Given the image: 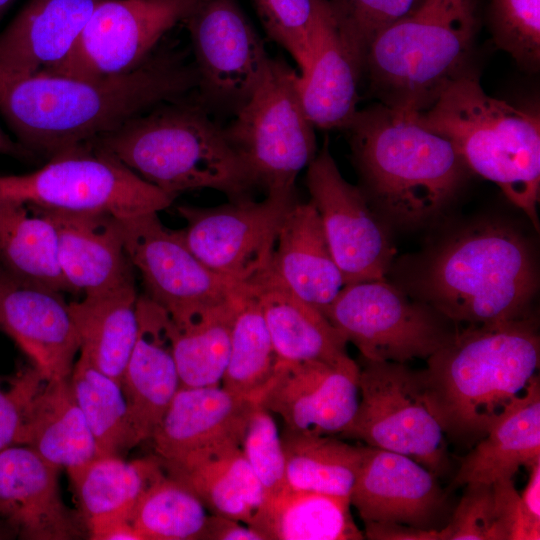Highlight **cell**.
Instances as JSON below:
<instances>
[{"mask_svg": "<svg viewBox=\"0 0 540 540\" xmlns=\"http://www.w3.org/2000/svg\"><path fill=\"white\" fill-rule=\"evenodd\" d=\"M197 84L193 62L172 47H158L130 72L94 80L0 70V113L18 143L51 158L89 147L158 105L193 96Z\"/></svg>", "mask_w": 540, "mask_h": 540, "instance_id": "6da1fadb", "label": "cell"}, {"mask_svg": "<svg viewBox=\"0 0 540 540\" xmlns=\"http://www.w3.org/2000/svg\"><path fill=\"white\" fill-rule=\"evenodd\" d=\"M345 130L359 188L384 222H430L466 180L469 169L453 144L408 112L378 103L358 110Z\"/></svg>", "mask_w": 540, "mask_h": 540, "instance_id": "7a4b0ae2", "label": "cell"}, {"mask_svg": "<svg viewBox=\"0 0 540 540\" xmlns=\"http://www.w3.org/2000/svg\"><path fill=\"white\" fill-rule=\"evenodd\" d=\"M539 360L540 337L528 314L456 332L421 370L445 435L465 445L484 437L537 375Z\"/></svg>", "mask_w": 540, "mask_h": 540, "instance_id": "3957f363", "label": "cell"}, {"mask_svg": "<svg viewBox=\"0 0 540 540\" xmlns=\"http://www.w3.org/2000/svg\"><path fill=\"white\" fill-rule=\"evenodd\" d=\"M416 299L454 323L482 325L528 314L538 273L526 237L509 224L484 221L446 239L411 282Z\"/></svg>", "mask_w": 540, "mask_h": 540, "instance_id": "277c9868", "label": "cell"}, {"mask_svg": "<svg viewBox=\"0 0 540 540\" xmlns=\"http://www.w3.org/2000/svg\"><path fill=\"white\" fill-rule=\"evenodd\" d=\"M90 147L175 196L207 188L235 201L252 198L256 190L224 129L195 95L158 105Z\"/></svg>", "mask_w": 540, "mask_h": 540, "instance_id": "5b68a950", "label": "cell"}, {"mask_svg": "<svg viewBox=\"0 0 540 540\" xmlns=\"http://www.w3.org/2000/svg\"><path fill=\"white\" fill-rule=\"evenodd\" d=\"M448 139L469 171L497 184L539 229L540 117L483 90L467 69L426 110L410 113Z\"/></svg>", "mask_w": 540, "mask_h": 540, "instance_id": "8992f818", "label": "cell"}, {"mask_svg": "<svg viewBox=\"0 0 540 540\" xmlns=\"http://www.w3.org/2000/svg\"><path fill=\"white\" fill-rule=\"evenodd\" d=\"M478 28L477 0H417L368 48L371 92L398 111L426 110L468 69Z\"/></svg>", "mask_w": 540, "mask_h": 540, "instance_id": "52a82bcc", "label": "cell"}, {"mask_svg": "<svg viewBox=\"0 0 540 540\" xmlns=\"http://www.w3.org/2000/svg\"><path fill=\"white\" fill-rule=\"evenodd\" d=\"M298 74L281 58H271L251 99L224 127L227 141L256 189L293 192L298 174L317 153L314 126L303 109Z\"/></svg>", "mask_w": 540, "mask_h": 540, "instance_id": "ba28073f", "label": "cell"}, {"mask_svg": "<svg viewBox=\"0 0 540 540\" xmlns=\"http://www.w3.org/2000/svg\"><path fill=\"white\" fill-rule=\"evenodd\" d=\"M176 197L92 147L55 155L30 173L0 176V200L67 212L129 218L158 213L171 206Z\"/></svg>", "mask_w": 540, "mask_h": 540, "instance_id": "9c48e42d", "label": "cell"}, {"mask_svg": "<svg viewBox=\"0 0 540 540\" xmlns=\"http://www.w3.org/2000/svg\"><path fill=\"white\" fill-rule=\"evenodd\" d=\"M359 367L358 408L340 436L406 455L434 475L442 474L448 462L445 433L421 370L363 358Z\"/></svg>", "mask_w": 540, "mask_h": 540, "instance_id": "30bf717a", "label": "cell"}, {"mask_svg": "<svg viewBox=\"0 0 540 540\" xmlns=\"http://www.w3.org/2000/svg\"><path fill=\"white\" fill-rule=\"evenodd\" d=\"M324 315L363 359H427L455 335L452 321L385 279L346 284Z\"/></svg>", "mask_w": 540, "mask_h": 540, "instance_id": "8fae6325", "label": "cell"}, {"mask_svg": "<svg viewBox=\"0 0 540 540\" xmlns=\"http://www.w3.org/2000/svg\"><path fill=\"white\" fill-rule=\"evenodd\" d=\"M296 202L293 191L214 207L181 205L177 210L186 225L177 232L212 272L249 284L268 270L281 225Z\"/></svg>", "mask_w": 540, "mask_h": 540, "instance_id": "7c38bea8", "label": "cell"}, {"mask_svg": "<svg viewBox=\"0 0 540 540\" xmlns=\"http://www.w3.org/2000/svg\"><path fill=\"white\" fill-rule=\"evenodd\" d=\"M198 84L197 101L233 116L251 99L268 69L263 41L236 0H199L184 21Z\"/></svg>", "mask_w": 540, "mask_h": 540, "instance_id": "4fadbf2b", "label": "cell"}, {"mask_svg": "<svg viewBox=\"0 0 540 540\" xmlns=\"http://www.w3.org/2000/svg\"><path fill=\"white\" fill-rule=\"evenodd\" d=\"M199 0H102L68 55L43 73L83 80L138 68Z\"/></svg>", "mask_w": 540, "mask_h": 540, "instance_id": "5bb4252c", "label": "cell"}, {"mask_svg": "<svg viewBox=\"0 0 540 540\" xmlns=\"http://www.w3.org/2000/svg\"><path fill=\"white\" fill-rule=\"evenodd\" d=\"M306 186L345 285L384 279L394 255L385 223L341 175L327 141L307 167Z\"/></svg>", "mask_w": 540, "mask_h": 540, "instance_id": "9a60e30c", "label": "cell"}, {"mask_svg": "<svg viewBox=\"0 0 540 540\" xmlns=\"http://www.w3.org/2000/svg\"><path fill=\"white\" fill-rule=\"evenodd\" d=\"M127 255L146 295L173 317L229 298L239 285L208 269L158 213L121 218Z\"/></svg>", "mask_w": 540, "mask_h": 540, "instance_id": "2e32d148", "label": "cell"}, {"mask_svg": "<svg viewBox=\"0 0 540 540\" xmlns=\"http://www.w3.org/2000/svg\"><path fill=\"white\" fill-rule=\"evenodd\" d=\"M359 364L279 362L258 403L278 415L284 429L305 435H341L359 403Z\"/></svg>", "mask_w": 540, "mask_h": 540, "instance_id": "e0dca14e", "label": "cell"}, {"mask_svg": "<svg viewBox=\"0 0 540 540\" xmlns=\"http://www.w3.org/2000/svg\"><path fill=\"white\" fill-rule=\"evenodd\" d=\"M0 331L46 380L70 377L80 342L63 292L23 279L0 265Z\"/></svg>", "mask_w": 540, "mask_h": 540, "instance_id": "ac0fdd59", "label": "cell"}, {"mask_svg": "<svg viewBox=\"0 0 540 540\" xmlns=\"http://www.w3.org/2000/svg\"><path fill=\"white\" fill-rule=\"evenodd\" d=\"M59 469L26 445L0 451V518L21 539L75 540L88 535L82 516L62 499Z\"/></svg>", "mask_w": 540, "mask_h": 540, "instance_id": "d6986e66", "label": "cell"}, {"mask_svg": "<svg viewBox=\"0 0 540 540\" xmlns=\"http://www.w3.org/2000/svg\"><path fill=\"white\" fill-rule=\"evenodd\" d=\"M255 403L221 385L181 386L151 437L156 455L165 466H176L241 446Z\"/></svg>", "mask_w": 540, "mask_h": 540, "instance_id": "ffe728a7", "label": "cell"}, {"mask_svg": "<svg viewBox=\"0 0 540 540\" xmlns=\"http://www.w3.org/2000/svg\"><path fill=\"white\" fill-rule=\"evenodd\" d=\"M445 495L437 476L414 459L365 445L350 504L364 523L432 529Z\"/></svg>", "mask_w": 540, "mask_h": 540, "instance_id": "44dd1931", "label": "cell"}, {"mask_svg": "<svg viewBox=\"0 0 540 540\" xmlns=\"http://www.w3.org/2000/svg\"><path fill=\"white\" fill-rule=\"evenodd\" d=\"M138 336L121 386L135 441L151 439L181 387L168 312L146 294L137 299Z\"/></svg>", "mask_w": 540, "mask_h": 540, "instance_id": "7402d4cb", "label": "cell"}, {"mask_svg": "<svg viewBox=\"0 0 540 540\" xmlns=\"http://www.w3.org/2000/svg\"><path fill=\"white\" fill-rule=\"evenodd\" d=\"M43 209L55 227L59 264L73 293L85 296L134 283L121 218Z\"/></svg>", "mask_w": 540, "mask_h": 540, "instance_id": "603a6c76", "label": "cell"}, {"mask_svg": "<svg viewBox=\"0 0 540 540\" xmlns=\"http://www.w3.org/2000/svg\"><path fill=\"white\" fill-rule=\"evenodd\" d=\"M363 67L341 35L328 0H316L313 53L297 88L314 127L345 129L355 116Z\"/></svg>", "mask_w": 540, "mask_h": 540, "instance_id": "cb8c5ba5", "label": "cell"}, {"mask_svg": "<svg viewBox=\"0 0 540 540\" xmlns=\"http://www.w3.org/2000/svg\"><path fill=\"white\" fill-rule=\"evenodd\" d=\"M267 273L323 314L344 287L343 275L311 201L296 202L287 213Z\"/></svg>", "mask_w": 540, "mask_h": 540, "instance_id": "d4e9b609", "label": "cell"}, {"mask_svg": "<svg viewBox=\"0 0 540 540\" xmlns=\"http://www.w3.org/2000/svg\"><path fill=\"white\" fill-rule=\"evenodd\" d=\"M102 0H30L0 33V70L30 75L70 52Z\"/></svg>", "mask_w": 540, "mask_h": 540, "instance_id": "484cf974", "label": "cell"}, {"mask_svg": "<svg viewBox=\"0 0 540 540\" xmlns=\"http://www.w3.org/2000/svg\"><path fill=\"white\" fill-rule=\"evenodd\" d=\"M540 460V379L536 375L463 458L453 486L493 484Z\"/></svg>", "mask_w": 540, "mask_h": 540, "instance_id": "4316f807", "label": "cell"}, {"mask_svg": "<svg viewBox=\"0 0 540 540\" xmlns=\"http://www.w3.org/2000/svg\"><path fill=\"white\" fill-rule=\"evenodd\" d=\"M249 285L281 361L336 363L349 356L346 339L326 316L294 296L267 271Z\"/></svg>", "mask_w": 540, "mask_h": 540, "instance_id": "83f0119b", "label": "cell"}, {"mask_svg": "<svg viewBox=\"0 0 540 540\" xmlns=\"http://www.w3.org/2000/svg\"><path fill=\"white\" fill-rule=\"evenodd\" d=\"M138 296L130 283L69 303L80 354L120 384L138 336Z\"/></svg>", "mask_w": 540, "mask_h": 540, "instance_id": "f1b7e54d", "label": "cell"}, {"mask_svg": "<svg viewBox=\"0 0 540 540\" xmlns=\"http://www.w3.org/2000/svg\"><path fill=\"white\" fill-rule=\"evenodd\" d=\"M69 378L44 382L31 405L24 443L67 472L100 456Z\"/></svg>", "mask_w": 540, "mask_h": 540, "instance_id": "f546056e", "label": "cell"}, {"mask_svg": "<svg viewBox=\"0 0 540 540\" xmlns=\"http://www.w3.org/2000/svg\"><path fill=\"white\" fill-rule=\"evenodd\" d=\"M350 499L287 489L265 497L249 526L263 540H362Z\"/></svg>", "mask_w": 540, "mask_h": 540, "instance_id": "4dcf8cb0", "label": "cell"}, {"mask_svg": "<svg viewBox=\"0 0 540 540\" xmlns=\"http://www.w3.org/2000/svg\"><path fill=\"white\" fill-rule=\"evenodd\" d=\"M166 473L157 455L132 461L100 455L68 471L87 528L111 519L129 520L144 493Z\"/></svg>", "mask_w": 540, "mask_h": 540, "instance_id": "1f68e13d", "label": "cell"}, {"mask_svg": "<svg viewBox=\"0 0 540 540\" xmlns=\"http://www.w3.org/2000/svg\"><path fill=\"white\" fill-rule=\"evenodd\" d=\"M239 286L223 301L170 316L173 352L181 386L221 385L230 353Z\"/></svg>", "mask_w": 540, "mask_h": 540, "instance_id": "d6a6232c", "label": "cell"}, {"mask_svg": "<svg viewBox=\"0 0 540 540\" xmlns=\"http://www.w3.org/2000/svg\"><path fill=\"white\" fill-rule=\"evenodd\" d=\"M167 473L183 481L210 514L249 524L265 492L240 446H230L176 466Z\"/></svg>", "mask_w": 540, "mask_h": 540, "instance_id": "836d02e7", "label": "cell"}, {"mask_svg": "<svg viewBox=\"0 0 540 540\" xmlns=\"http://www.w3.org/2000/svg\"><path fill=\"white\" fill-rule=\"evenodd\" d=\"M0 265L23 279L73 293L59 264L55 227L43 208L0 200Z\"/></svg>", "mask_w": 540, "mask_h": 540, "instance_id": "e575fe53", "label": "cell"}, {"mask_svg": "<svg viewBox=\"0 0 540 540\" xmlns=\"http://www.w3.org/2000/svg\"><path fill=\"white\" fill-rule=\"evenodd\" d=\"M290 489L350 497L363 458L361 445L329 435L281 433Z\"/></svg>", "mask_w": 540, "mask_h": 540, "instance_id": "d590c367", "label": "cell"}, {"mask_svg": "<svg viewBox=\"0 0 540 540\" xmlns=\"http://www.w3.org/2000/svg\"><path fill=\"white\" fill-rule=\"evenodd\" d=\"M279 362L253 288L249 284L240 285L221 386L257 402Z\"/></svg>", "mask_w": 540, "mask_h": 540, "instance_id": "8d00e7d4", "label": "cell"}, {"mask_svg": "<svg viewBox=\"0 0 540 540\" xmlns=\"http://www.w3.org/2000/svg\"><path fill=\"white\" fill-rule=\"evenodd\" d=\"M76 401L100 455L121 456L137 445L121 384L80 354L70 375Z\"/></svg>", "mask_w": 540, "mask_h": 540, "instance_id": "74e56055", "label": "cell"}, {"mask_svg": "<svg viewBox=\"0 0 540 540\" xmlns=\"http://www.w3.org/2000/svg\"><path fill=\"white\" fill-rule=\"evenodd\" d=\"M208 515L198 496L166 473L144 493L129 521L141 540H202Z\"/></svg>", "mask_w": 540, "mask_h": 540, "instance_id": "f35d334b", "label": "cell"}, {"mask_svg": "<svg viewBox=\"0 0 540 540\" xmlns=\"http://www.w3.org/2000/svg\"><path fill=\"white\" fill-rule=\"evenodd\" d=\"M489 22L495 44L522 68L540 62V0H490Z\"/></svg>", "mask_w": 540, "mask_h": 540, "instance_id": "ab89813d", "label": "cell"}, {"mask_svg": "<svg viewBox=\"0 0 540 540\" xmlns=\"http://www.w3.org/2000/svg\"><path fill=\"white\" fill-rule=\"evenodd\" d=\"M267 35L284 48L303 74L309 67L316 0H252Z\"/></svg>", "mask_w": 540, "mask_h": 540, "instance_id": "60d3db41", "label": "cell"}, {"mask_svg": "<svg viewBox=\"0 0 540 540\" xmlns=\"http://www.w3.org/2000/svg\"><path fill=\"white\" fill-rule=\"evenodd\" d=\"M240 448L265 497L289 489L281 433L272 413L258 402L249 414Z\"/></svg>", "mask_w": 540, "mask_h": 540, "instance_id": "b9f144b4", "label": "cell"}, {"mask_svg": "<svg viewBox=\"0 0 540 540\" xmlns=\"http://www.w3.org/2000/svg\"><path fill=\"white\" fill-rule=\"evenodd\" d=\"M338 29L363 67L375 38L405 15L417 0H328Z\"/></svg>", "mask_w": 540, "mask_h": 540, "instance_id": "7bdbcfd3", "label": "cell"}, {"mask_svg": "<svg viewBox=\"0 0 540 540\" xmlns=\"http://www.w3.org/2000/svg\"><path fill=\"white\" fill-rule=\"evenodd\" d=\"M444 540H506L498 521L492 484L469 483L449 523Z\"/></svg>", "mask_w": 540, "mask_h": 540, "instance_id": "ee69618b", "label": "cell"}, {"mask_svg": "<svg viewBox=\"0 0 540 540\" xmlns=\"http://www.w3.org/2000/svg\"><path fill=\"white\" fill-rule=\"evenodd\" d=\"M45 381L33 365L20 370L8 389L0 388V451L24 445L31 405Z\"/></svg>", "mask_w": 540, "mask_h": 540, "instance_id": "f6af8a7d", "label": "cell"}, {"mask_svg": "<svg viewBox=\"0 0 540 540\" xmlns=\"http://www.w3.org/2000/svg\"><path fill=\"white\" fill-rule=\"evenodd\" d=\"M492 488L498 521L506 540H539L540 522L527 513L513 478L498 480Z\"/></svg>", "mask_w": 540, "mask_h": 540, "instance_id": "bcb514c9", "label": "cell"}, {"mask_svg": "<svg viewBox=\"0 0 540 540\" xmlns=\"http://www.w3.org/2000/svg\"><path fill=\"white\" fill-rule=\"evenodd\" d=\"M364 537L370 540H444L441 530L422 529L400 523H364Z\"/></svg>", "mask_w": 540, "mask_h": 540, "instance_id": "7dc6e473", "label": "cell"}, {"mask_svg": "<svg viewBox=\"0 0 540 540\" xmlns=\"http://www.w3.org/2000/svg\"><path fill=\"white\" fill-rule=\"evenodd\" d=\"M202 540H263V538L243 522L209 513Z\"/></svg>", "mask_w": 540, "mask_h": 540, "instance_id": "c3c4849f", "label": "cell"}, {"mask_svg": "<svg viewBox=\"0 0 540 540\" xmlns=\"http://www.w3.org/2000/svg\"><path fill=\"white\" fill-rule=\"evenodd\" d=\"M87 530L93 540H141L130 521L123 518L95 523Z\"/></svg>", "mask_w": 540, "mask_h": 540, "instance_id": "681fc988", "label": "cell"}, {"mask_svg": "<svg viewBox=\"0 0 540 540\" xmlns=\"http://www.w3.org/2000/svg\"><path fill=\"white\" fill-rule=\"evenodd\" d=\"M520 496L527 513L540 522V460L529 466L528 481Z\"/></svg>", "mask_w": 540, "mask_h": 540, "instance_id": "f907efd6", "label": "cell"}, {"mask_svg": "<svg viewBox=\"0 0 540 540\" xmlns=\"http://www.w3.org/2000/svg\"><path fill=\"white\" fill-rule=\"evenodd\" d=\"M0 154L18 157L29 158L34 156L20 143L10 138L0 127Z\"/></svg>", "mask_w": 540, "mask_h": 540, "instance_id": "816d5d0a", "label": "cell"}, {"mask_svg": "<svg viewBox=\"0 0 540 540\" xmlns=\"http://www.w3.org/2000/svg\"><path fill=\"white\" fill-rule=\"evenodd\" d=\"M17 536L15 530L4 520H0V540L11 539Z\"/></svg>", "mask_w": 540, "mask_h": 540, "instance_id": "f5cc1de1", "label": "cell"}, {"mask_svg": "<svg viewBox=\"0 0 540 540\" xmlns=\"http://www.w3.org/2000/svg\"><path fill=\"white\" fill-rule=\"evenodd\" d=\"M12 0H0V14L6 9Z\"/></svg>", "mask_w": 540, "mask_h": 540, "instance_id": "db71d44e", "label": "cell"}]
</instances>
